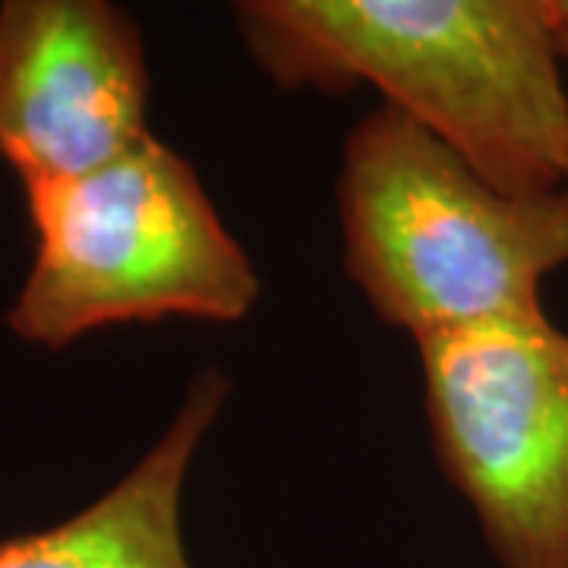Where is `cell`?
<instances>
[{
    "label": "cell",
    "mask_w": 568,
    "mask_h": 568,
    "mask_svg": "<svg viewBox=\"0 0 568 568\" xmlns=\"http://www.w3.org/2000/svg\"><path fill=\"white\" fill-rule=\"evenodd\" d=\"M227 392L222 369H200L159 443L114 487L51 528L0 540V568H193L183 487Z\"/></svg>",
    "instance_id": "6"
},
{
    "label": "cell",
    "mask_w": 568,
    "mask_h": 568,
    "mask_svg": "<svg viewBox=\"0 0 568 568\" xmlns=\"http://www.w3.org/2000/svg\"><path fill=\"white\" fill-rule=\"evenodd\" d=\"M549 17V29H552V39L559 44V54L568 63V0H544ZM566 196H568V178H566Z\"/></svg>",
    "instance_id": "7"
},
{
    "label": "cell",
    "mask_w": 568,
    "mask_h": 568,
    "mask_svg": "<svg viewBox=\"0 0 568 568\" xmlns=\"http://www.w3.org/2000/svg\"><path fill=\"white\" fill-rule=\"evenodd\" d=\"M32 268L10 332L61 347L126 323H237L263 282L224 227L193 164L145 136L92 174L26 190Z\"/></svg>",
    "instance_id": "3"
},
{
    "label": "cell",
    "mask_w": 568,
    "mask_h": 568,
    "mask_svg": "<svg viewBox=\"0 0 568 568\" xmlns=\"http://www.w3.org/2000/svg\"><path fill=\"white\" fill-rule=\"evenodd\" d=\"M345 272L417 345L487 323L544 320L568 265V196H511L395 108L351 126L338 181Z\"/></svg>",
    "instance_id": "2"
},
{
    "label": "cell",
    "mask_w": 568,
    "mask_h": 568,
    "mask_svg": "<svg viewBox=\"0 0 568 568\" xmlns=\"http://www.w3.org/2000/svg\"><path fill=\"white\" fill-rule=\"evenodd\" d=\"M234 22L282 89L369 82L503 193H566V61L544 0H246Z\"/></svg>",
    "instance_id": "1"
},
{
    "label": "cell",
    "mask_w": 568,
    "mask_h": 568,
    "mask_svg": "<svg viewBox=\"0 0 568 568\" xmlns=\"http://www.w3.org/2000/svg\"><path fill=\"white\" fill-rule=\"evenodd\" d=\"M140 22L108 0L0 3V162L22 190L73 181L149 133Z\"/></svg>",
    "instance_id": "5"
},
{
    "label": "cell",
    "mask_w": 568,
    "mask_h": 568,
    "mask_svg": "<svg viewBox=\"0 0 568 568\" xmlns=\"http://www.w3.org/2000/svg\"><path fill=\"white\" fill-rule=\"evenodd\" d=\"M417 347L436 458L496 568H568V332L544 316Z\"/></svg>",
    "instance_id": "4"
}]
</instances>
